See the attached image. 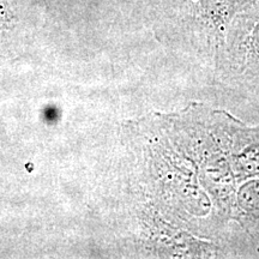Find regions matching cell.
Segmentation results:
<instances>
[{"label":"cell","mask_w":259,"mask_h":259,"mask_svg":"<svg viewBox=\"0 0 259 259\" xmlns=\"http://www.w3.org/2000/svg\"><path fill=\"white\" fill-rule=\"evenodd\" d=\"M235 12L233 0H148L157 40L203 59L215 60Z\"/></svg>","instance_id":"1"},{"label":"cell","mask_w":259,"mask_h":259,"mask_svg":"<svg viewBox=\"0 0 259 259\" xmlns=\"http://www.w3.org/2000/svg\"><path fill=\"white\" fill-rule=\"evenodd\" d=\"M213 63L226 82L259 93V0L235 12Z\"/></svg>","instance_id":"2"},{"label":"cell","mask_w":259,"mask_h":259,"mask_svg":"<svg viewBox=\"0 0 259 259\" xmlns=\"http://www.w3.org/2000/svg\"><path fill=\"white\" fill-rule=\"evenodd\" d=\"M209 120L236 181L259 177V126L250 127L228 113L212 109Z\"/></svg>","instance_id":"3"},{"label":"cell","mask_w":259,"mask_h":259,"mask_svg":"<svg viewBox=\"0 0 259 259\" xmlns=\"http://www.w3.org/2000/svg\"><path fill=\"white\" fill-rule=\"evenodd\" d=\"M233 220L250 235L259 252V177L246 179L235 196Z\"/></svg>","instance_id":"4"},{"label":"cell","mask_w":259,"mask_h":259,"mask_svg":"<svg viewBox=\"0 0 259 259\" xmlns=\"http://www.w3.org/2000/svg\"><path fill=\"white\" fill-rule=\"evenodd\" d=\"M10 22V9L6 0H0V34L4 31Z\"/></svg>","instance_id":"5"},{"label":"cell","mask_w":259,"mask_h":259,"mask_svg":"<svg viewBox=\"0 0 259 259\" xmlns=\"http://www.w3.org/2000/svg\"><path fill=\"white\" fill-rule=\"evenodd\" d=\"M255 0H233V4H234V8L236 10V12L240 11V10L245 9L246 6L251 5L252 3H254Z\"/></svg>","instance_id":"6"}]
</instances>
